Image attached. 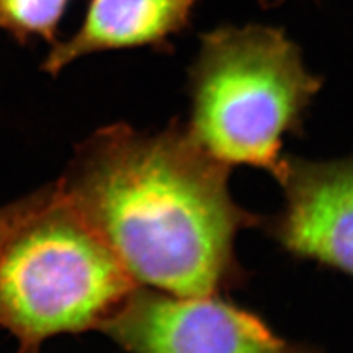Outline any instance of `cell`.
I'll use <instances>...</instances> for the list:
<instances>
[{
    "mask_svg": "<svg viewBox=\"0 0 353 353\" xmlns=\"http://www.w3.org/2000/svg\"><path fill=\"white\" fill-rule=\"evenodd\" d=\"M228 180L230 167L187 127L148 134L117 124L84 143L58 185L137 284L209 296L248 281L236 240L265 221L236 202Z\"/></svg>",
    "mask_w": 353,
    "mask_h": 353,
    "instance_id": "cell-1",
    "label": "cell"
},
{
    "mask_svg": "<svg viewBox=\"0 0 353 353\" xmlns=\"http://www.w3.org/2000/svg\"><path fill=\"white\" fill-rule=\"evenodd\" d=\"M274 179L283 205L263 221L271 239L296 259L353 277V153L328 161L285 154Z\"/></svg>",
    "mask_w": 353,
    "mask_h": 353,
    "instance_id": "cell-5",
    "label": "cell"
},
{
    "mask_svg": "<svg viewBox=\"0 0 353 353\" xmlns=\"http://www.w3.org/2000/svg\"><path fill=\"white\" fill-rule=\"evenodd\" d=\"M70 0H0V30L21 46L40 39L58 43L61 21Z\"/></svg>",
    "mask_w": 353,
    "mask_h": 353,
    "instance_id": "cell-7",
    "label": "cell"
},
{
    "mask_svg": "<svg viewBox=\"0 0 353 353\" xmlns=\"http://www.w3.org/2000/svg\"><path fill=\"white\" fill-rule=\"evenodd\" d=\"M99 330L130 353H323L281 337L221 294L176 296L136 287Z\"/></svg>",
    "mask_w": 353,
    "mask_h": 353,
    "instance_id": "cell-4",
    "label": "cell"
},
{
    "mask_svg": "<svg viewBox=\"0 0 353 353\" xmlns=\"http://www.w3.org/2000/svg\"><path fill=\"white\" fill-rule=\"evenodd\" d=\"M57 196V185L39 190L21 201L0 208V252L30 218L46 208Z\"/></svg>",
    "mask_w": 353,
    "mask_h": 353,
    "instance_id": "cell-8",
    "label": "cell"
},
{
    "mask_svg": "<svg viewBox=\"0 0 353 353\" xmlns=\"http://www.w3.org/2000/svg\"><path fill=\"white\" fill-rule=\"evenodd\" d=\"M199 0H88L74 34L54 43L41 70L58 75L93 53L150 48L168 50L171 37L190 26Z\"/></svg>",
    "mask_w": 353,
    "mask_h": 353,
    "instance_id": "cell-6",
    "label": "cell"
},
{
    "mask_svg": "<svg viewBox=\"0 0 353 353\" xmlns=\"http://www.w3.org/2000/svg\"><path fill=\"white\" fill-rule=\"evenodd\" d=\"M139 284L61 194L0 252V327L26 346L99 328Z\"/></svg>",
    "mask_w": 353,
    "mask_h": 353,
    "instance_id": "cell-3",
    "label": "cell"
},
{
    "mask_svg": "<svg viewBox=\"0 0 353 353\" xmlns=\"http://www.w3.org/2000/svg\"><path fill=\"white\" fill-rule=\"evenodd\" d=\"M281 2H283V0H261V3H262L263 6H267V8L277 6V5H280Z\"/></svg>",
    "mask_w": 353,
    "mask_h": 353,
    "instance_id": "cell-9",
    "label": "cell"
},
{
    "mask_svg": "<svg viewBox=\"0 0 353 353\" xmlns=\"http://www.w3.org/2000/svg\"><path fill=\"white\" fill-rule=\"evenodd\" d=\"M323 80L307 70L297 44L268 26L219 27L201 37L189 71L193 140L227 167L272 176L285 137L303 130Z\"/></svg>",
    "mask_w": 353,
    "mask_h": 353,
    "instance_id": "cell-2",
    "label": "cell"
}]
</instances>
